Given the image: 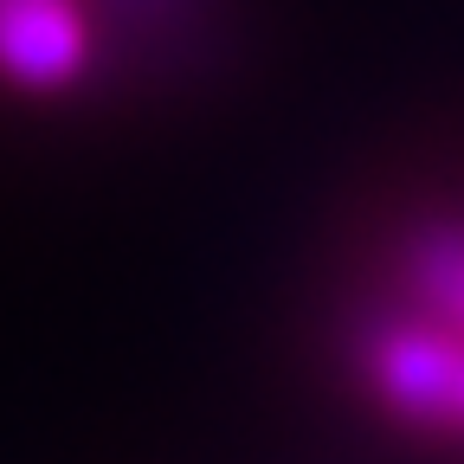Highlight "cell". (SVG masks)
Wrapping results in <instances>:
<instances>
[{
    "instance_id": "1",
    "label": "cell",
    "mask_w": 464,
    "mask_h": 464,
    "mask_svg": "<svg viewBox=\"0 0 464 464\" xmlns=\"http://www.w3.org/2000/svg\"><path fill=\"white\" fill-rule=\"evenodd\" d=\"M368 387L387 413L464 439V329L439 316H393L368 335Z\"/></svg>"
},
{
    "instance_id": "2",
    "label": "cell",
    "mask_w": 464,
    "mask_h": 464,
    "mask_svg": "<svg viewBox=\"0 0 464 464\" xmlns=\"http://www.w3.org/2000/svg\"><path fill=\"white\" fill-rule=\"evenodd\" d=\"M97 58L91 0H0V84L52 97L72 91Z\"/></svg>"
},
{
    "instance_id": "3",
    "label": "cell",
    "mask_w": 464,
    "mask_h": 464,
    "mask_svg": "<svg viewBox=\"0 0 464 464\" xmlns=\"http://www.w3.org/2000/svg\"><path fill=\"white\" fill-rule=\"evenodd\" d=\"M406 284L426 316L464 329V226H432L413 239V258H406Z\"/></svg>"
}]
</instances>
